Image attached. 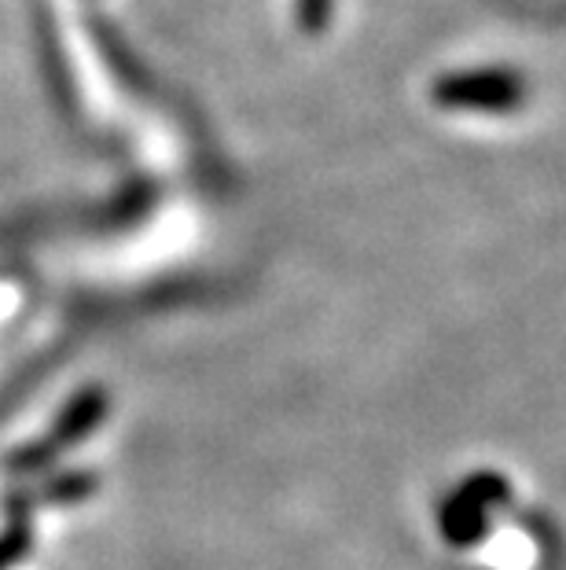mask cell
Listing matches in <instances>:
<instances>
[{"mask_svg": "<svg viewBox=\"0 0 566 570\" xmlns=\"http://www.w3.org/2000/svg\"><path fill=\"white\" fill-rule=\"evenodd\" d=\"M107 405H111V397H107L103 386H86V391H78L67 402V409L52 420V428H48L44 439L22 445L19 453H11L8 471L11 475H33V471H44L48 464H56L67 449L81 445L96 428H100L107 420Z\"/></svg>", "mask_w": 566, "mask_h": 570, "instance_id": "6da1fadb", "label": "cell"}, {"mask_svg": "<svg viewBox=\"0 0 566 570\" xmlns=\"http://www.w3.org/2000/svg\"><path fill=\"white\" fill-rule=\"evenodd\" d=\"M508 479L497 471H478L464 479L438 508V530L453 549H467L489 530V512L508 504Z\"/></svg>", "mask_w": 566, "mask_h": 570, "instance_id": "7a4b0ae2", "label": "cell"}, {"mask_svg": "<svg viewBox=\"0 0 566 570\" xmlns=\"http://www.w3.org/2000/svg\"><path fill=\"white\" fill-rule=\"evenodd\" d=\"M526 96L519 75L508 70H475V75H453L435 85V100L449 111H515Z\"/></svg>", "mask_w": 566, "mask_h": 570, "instance_id": "3957f363", "label": "cell"}, {"mask_svg": "<svg viewBox=\"0 0 566 570\" xmlns=\"http://www.w3.org/2000/svg\"><path fill=\"white\" fill-rule=\"evenodd\" d=\"M100 479L92 471H63V475L41 482L38 490H22L8 501V512L16 519H27V512L33 508H44V504H75V501H86V497L96 493Z\"/></svg>", "mask_w": 566, "mask_h": 570, "instance_id": "277c9868", "label": "cell"}, {"mask_svg": "<svg viewBox=\"0 0 566 570\" xmlns=\"http://www.w3.org/2000/svg\"><path fill=\"white\" fill-rule=\"evenodd\" d=\"M30 527H27V519H16L4 533H0V570H8V567H16L22 556L30 552Z\"/></svg>", "mask_w": 566, "mask_h": 570, "instance_id": "5b68a950", "label": "cell"}]
</instances>
